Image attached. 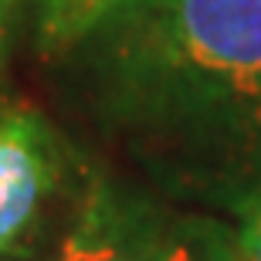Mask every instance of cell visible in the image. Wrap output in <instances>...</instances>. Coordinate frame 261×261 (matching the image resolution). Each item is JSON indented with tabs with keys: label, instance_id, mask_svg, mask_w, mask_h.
I'll use <instances>...</instances> for the list:
<instances>
[{
	"label": "cell",
	"instance_id": "cell-4",
	"mask_svg": "<svg viewBox=\"0 0 261 261\" xmlns=\"http://www.w3.org/2000/svg\"><path fill=\"white\" fill-rule=\"evenodd\" d=\"M119 0H38V41L48 55L75 51Z\"/></svg>",
	"mask_w": 261,
	"mask_h": 261
},
{
	"label": "cell",
	"instance_id": "cell-2",
	"mask_svg": "<svg viewBox=\"0 0 261 261\" xmlns=\"http://www.w3.org/2000/svg\"><path fill=\"white\" fill-rule=\"evenodd\" d=\"M51 261H244L234 224L153 187L92 176Z\"/></svg>",
	"mask_w": 261,
	"mask_h": 261
},
{
	"label": "cell",
	"instance_id": "cell-3",
	"mask_svg": "<svg viewBox=\"0 0 261 261\" xmlns=\"http://www.w3.org/2000/svg\"><path fill=\"white\" fill-rule=\"evenodd\" d=\"M65 176V149L48 119L0 102V258L28 241Z\"/></svg>",
	"mask_w": 261,
	"mask_h": 261
},
{
	"label": "cell",
	"instance_id": "cell-5",
	"mask_svg": "<svg viewBox=\"0 0 261 261\" xmlns=\"http://www.w3.org/2000/svg\"><path fill=\"white\" fill-rule=\"evenodd\" d=\"M231 217H234V238H238L241 258L261 261V180L238 200Z\"/></svg>",
	"mask_w": 261,
	"mask_h": 261
},
{
	"label": "cell",
	"instance_id": "cell-6",
	"mask_svg": "<svg viewBox=\"0 0 261 261\" xmlns=\"http://www.w3.org/2000/svg\"><path fill=\"white\" fill-rule=\"evenodd\" d=\"M20 0H0V58L7 51V38H10V24H14V14H17Z\"/></svg>",
	"mask_w": 261,
	"mask_h": 261
},
{
	"label": "cell",
	"instance_id": "cell-1",
	"mask_svg": "<svg viewBox=\"0 0 261 261\" xmlns=\"http://www.w3.org/2000/svg\"><path fill=\"white\" fill-rule=\"evenodd\" d=\"M78 48L156 194L231 214L261 180V0H119Z\"/></svg>",
	"mask_w": 261,
	"mask_h": 261
}]
</instances>
